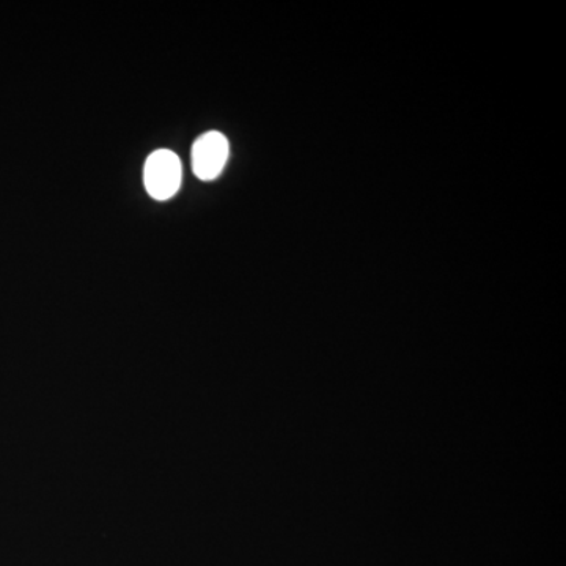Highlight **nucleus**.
Here are the masks:
<instances>
[{
  "instance_id": "obj_1",
  "label": "nucleus",
  "mask_w": 566,
  "mask_h": 566,
  "mask_svg": "<svg viewBox=\"0 0 566 566\" xmlns=\"http://www.w3.org/2000/svg\"><path fill=\"white\" fill-rule=\"evenodd\" d=\"M182 167L180 158L170 150H158L145 163V188L155 200L172 199L181 186Z\"/></svg>"
},
{
  "instance_id": "obj_2",
  "label": "nucleus",
  "mask_w": 566,
  "mask_h": 566,
  "mask_svg": "<svg viewBox=\"0 0 566 566\" xmlns=\"http://www.w3.org/2000/svg\"><path fill=\"white\" fill-rule=\"evenodd\" d=\"M229 140L218 132L205 133L192 145V170L203 181L216 180L229 159Z\"/></svg>"
}]
</instances>
